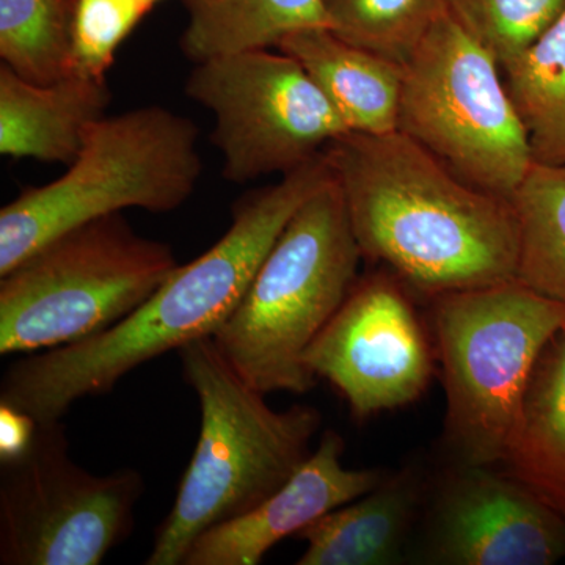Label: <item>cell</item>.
<instances>
[{
  "label": "cell",
  "instance_id": "cell-5",
  "mask_svg": "<svg viewBox=\"0 0 565 565\" xmlns=\"http://www.w3.org/2000/svg\"><path fill=\"white\" fill-rule=\"evenodd\" d=\"M199 136L195 122L161 106L93 121L62 177L0 211V275L85 223L125 210H180L202 177Z\"/></svg>",
  "mask_w": 565,
  "mask_h": 565
},
{
  "label": "cell",
  "instance_id": "cell-18",
  "mask_svg": "<svg viewBox=\"0 0 565 565\" xmlns=\"http://www.w3.org/2000/svg\"><path fill=\"white\" fill-rule=\"evenodd\" d=\"M180 46L193 63L277 47L289 33L329 29L322 0H184Z\"/></svg>",
  "mask_w": 565,
  "mask_h": 565
},
{
  "label": "cell",
  "instance_id": "cell-15",
  "mask_svg": "<svg viewBox=\"0 0 565 565\" xmlns=\"http://www.w3.org/2000/svg\"><path fill=\"white\" fill-rule=\"evenodd\" d=\"M107 81L66 74L52 84H35L0 66V152L70 166L82 147L85 129L106 115Z\"/></svg>",
  "mask_w": 565,
  "mask_h": 565
},
{
  "label": "cell",
  "instance_id": "cell-26",
  "mask_svg": "<svg viewBox=\"0 0 565 565\" xmlns=\"http://www.w3.org/2000/svg\"><path fill=\"white\" fill-rule=\"evenodd\" d=\"M145 2L150 3V6L154 7L156 3L161 2V0H145Z\"/></svg>",
  "mask_w": 565,
  "mask_h": 565
},
{
  "label": "cell",
  "instance_id": "cell-3",
  "mask_svg": "<svg viewBox=\"0 0 565 565\" xmlns=\"http://www.w3.org/2000/svg\"><path fill=\"white\" fill-rule=\"evenodd\" d=\"M182 377L200 401L202 429L177 500L154 533L147 565H182L211 527L258 508L311 456L321 412L274 411L225 359L214 338L178 351Z\"/></svg>",
  "mask_w": 565,
  "mask_h": 565
},
{
  "label": "cell",
  "instance_id": "cell-17",
  "mask_svg": "<svg viewBox=\"0 0 565 565\" xmlns=\"http://www.w3.org/2000/svg\"><path fill=\"white\" fill-rule=\"evenodd\" d=\"M503 465L565 516V329L535 363Z\"/></svg>",
  "mask_w": 565,
  "mask_h": 565
},
{
  "label": "cell",
  "instance_id": "cell-19",
  "mask_svg": "<svg viewBox=\"0 0 565 565\" xmlns=\"http://www.w3.org/2000/svg\"><path fill=\"white\" fill-rule=\"evenodd\" d=\"M533 161L565 167V10L530 50L501 66Z\"/></svg>",
  "mask_w": 565,
  "mask_h": 565
},
{
  "label": "cell",
  "instance_id": "cell-1",
  "mask_svg": "<svg viewBox=\"0 0 565 565\" xmlns=\"http://www.w3.org/2000/svg\"><path fill=\"white\" fill-rule=\"evenodd\" d=\"M332 177L322 152L275 184L245 193L233 204L232 225L221 239L178 266L128 318L85 340L25 353L11 363L0 382V404L39 423L57 422L79 401L110 393L141 364L214 338L292 215Z\"/></svg>",
  "mask_w": 565,
  "mask_h": 565
},
{
  "label": "cell",
  "instance_id": "cell-23",
  "mask_svg": "<svg viewBox=\"0 0 565 565\" xmlns=\"http://www.w3.org/2000/svg\"><path fill=\"white\" fill-rule=\"evenodd\" d=\"M445 7L501 68L559 20L565 0H445Z\"/></svg>",
  "mask_w": 565,
  "mask_h": 565
},
{
  "label": "cell",
  "instance_id": "cell-25",
  "mask_svg": "<svg viewBox=\"0 0 565 565\" xmlns=\"http://www.w3.org/2000/svg\"><path fill=\"white\" fill-rule=\"evenodd\" d=\"M39 422L31 415L0 404V463L20 457L32 444Z\"/></svg>",
  "mask_w": 565,
  "mask_h": 565
},
{
  "label": "cell",
  "instance_id": "cell-4",
  "mask_svg": "<svg viewBox=\"0 0 565 565\" xmlns=\"http://www.w3.org/2000/svg\"><path fill=\"white\" fill-rule=\"evenodd\" d=\"M362 259L332 177L285 226L215 344L258 392L307 393L318 379L305 353L359 281Z\"/></svg>",
  "mask_w": 565,
  "mask_h": 565
},
{
  "label": "cell",
  "instance_id": "cell-20",
  "mask_svg": "<svg viewBox=\"0 0 565 565\" xmlns=\"http://www.w3.org/2000/svg\"><path fill=\"white\" fill-rule=\"evenodd\" d=\"M509 200L519 222L515 280L565 305V167L534 162Z\"/></svg>",
  "mask_w": 565,
  "mask_h": 565
},
{
  "label": "cell",
  "instance_id": "cell-10",
  "mask_svg": "<svg viewBox=\"0 0 565 565\" xmlns=\"http://www.w3.org/2000/svg\"><path fill=\"white\" fill-rule=\"evenodd\" d=\"M185 95L214 115L223 177L245 184L300 169L349 131L310 74L285 52L245 51L195 63Z\"/></svg>",
  "mask_w": 565,
  "mask_h": 565
},
{
  "label": "cell",
  "instance_id": "cell-16",
  "mask_svg": "<svg viewBox=\"0 0 565 565\" xmlns=\"http://www.w3.org/2000/svg\"><path fill=\"white\" fill-rule=\"evenodd\" d=\"M277 50L303 66L349 131L373 136L397 131L403 63L348 43L327 28L289 33Z\"/></svg>",
  "mask_w": 565,
  "mask_h": 565
},
{
  "label": "cell",
  "instance_id": "cell-6",
  "mask_svg": "<svg viewBox=\"0 0 565 565\" xmlns=\"http://www.w3.org/2000/svg\"><path fill=\"white\" fill-rule=\"evenodd\" d=\"M430 302L449 451L460 465L503 463L535 363L565 329V305L519 280Z\"/></svg>",
  "mask_w": 565,
  "mask_h": 565
},
{
  "label": "cell",
  "instance_id": "cell-8",
  "mask_svg": "<svg viewBox=\"0 0 565 565\" xmlns=\"http://www.w3.org/2000/svg\"><path fill=\"white\" fill-rule=\"evenodd\" d=\"M404 68L397 131L475 188L511 199L533 152L492 55L445 7Z\"/></svg>",
  "mask_w": 565,
  "mask_h": 565
},
{
  "label": "cell",
  "instance_id": "cell-13",
  "mask_svg": "<svg viewBox=\"0 0 565 565\" xmlns=\"http://www.w3.org/2000/svg\"><path fill=\"white\" fill-rule=\"evenodd\" d=\"M344 440L326 430L318 448L273 497L200 535L182 565H258L278 542L381 484L388 471L345 468Z\"/></svg>",
  "mask_w": 565,
  "mask_h": 565
},
{
  "label": "cell",
  "instance_id": "cell-2",
  "mask_svg": "<svg viewBox=\"0 0 565 565\" xmlns=\"http://www.w3.org/2000/svg\"><path fill=\"white\" fill-rule=\"evenodd\" d=\"M363 259L408 291L441 294L515 280L511 200L475 188L399 131L345 132L323 150Z\"/></svg>",
  "mask_w": 565,
  "mask_h": 565
},
{
  "label": "cell",
  "instance_id": "cell-21",
  "mask_svg": "<svg viewBox=\"0 0 565 565\" xmlns=\"http://www.w3.org/2000/svg\"><path fill=\"white\" fill-rule=\"evenodd\" d=\"M74 0H0V57L24 79L52 84L73 73Z\"/></svg>",
  "mask_w": 565,
  "mask_h": 565
},
{
  "label": "cell",
  "instance_id": "cell-9",
  "mask_svg": "<svg viewBox=\"0 0 565 565\" xmlns=\"http://www.w3.org/2000/svg\"><path fill=\"white\" fill-rule=\"evenodd\" d=\"M145 487L136 468L85 470L61 419L39 423L29 448L0 463V564H102L131 537Z\"/></svg>",
  "mask_w": 565,
  "mask_h": 565
},
{
  "label": "cell",
  "instance_id": "cell-22",
  "mask_svg": "<svg viewBox=\"0 0 565 565\" xmlns=\"http://www.w3.org/2000/svg\"><path fill=\"white\" fill-rule=\"evenodd\" d=\"M322 6L334 35L405 65L445 0H322Z\"/></svg>",
  "mask_w": 565,
  "mask_h": 565
},
{
  "label": "cell",
  "instance_id": "cell-7",
  "mask_svg": "<svg viewBox=\"0 0 565 565\" xmlns=\"http://www.w3.org/2000/svg\"><path fill=\"white\" fill-rule=\"evenodd\" d=\"M180 266L172 245L120 214L77 226L0 275V355L76 343L117 326Z\"/></svg>",
  "mask_w": 565,
  "mask_h": 565
},
{
  "label": "cell",
  "instance_id": "cell-24",
  "mask_svg": "<svg viewBox=\"0 0 565 565\" xmlns=\"http://www.w3.org/2000/svg\"><path fill=\"white\" fill-rule=\"evenodd\" d=\"M152 10L145 0H74L71 14L73 71L107 81L122 41Z\"/></svg>",
  "mask_w": 565,
  "mask_h": 565
},
{
  "label": "cell",
  "instance_id": "cell-11",
  "mask_svg": "<svg viewBox=\"0 0 565 565\" xmlns=\"http://www.w3.org/2000/svg\"><path fill=\"white\" fill-rule=\"evenodd\" d=\"M434 353L407 286L381 270L359 278L305 364L366 419L418 399L433 377Z\"/></svg>",
  "mask_w": 565,
  "mask_h": 565
},
{
  "label": "cell",
  "instance_id": "cell-12",
  "mask_svg": "<svg viewBox=\"0 0 565 565\" xmlns=\"http://www.w3.org/2000/svg\"><path fill=\"white\" fill-rule=\"evenodd\" d=\"M426 509L423 563L552 565L565 557V516L494 467L456 463Z\"/></svg>",
  "mask_w": 565,
  "mask_h": 565
},
{
  "label": "cell",
  "instance_id": "cell-14",
  "mask_svg": "<svg viewBox=\"0 0 565 565\" xmlns=\"http://www.w3.org/2000/svg\"><path fill=\"white\" fill-rule=\"evenodd\" d=\"M427 487L415 468L386 473L363 497L305 526L299 565H392L407 556L416 523L423 522Z\"/></svg>",
  "mask_w": 565,
  "mask_h": 565
}]
</instances>
